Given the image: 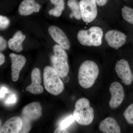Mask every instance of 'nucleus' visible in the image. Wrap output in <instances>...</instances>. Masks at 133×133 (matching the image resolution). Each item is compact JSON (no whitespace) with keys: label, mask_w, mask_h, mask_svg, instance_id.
<instances>
[{"label":"nucleus","mask_w":133,"mask_h":133,"mask_svg":"<svg viewBox=\"0 0 133 133\" xmlns=\"http://www.w3.org/2000/svg\"><path fill=\"white\" fill-rule=\"evenodd\" d=\"M132 80L133 81V76H132Z\"/></svg>","instance_id":"obj_31"},{"label":"nucleus","mask_w":133,"mask_h":133,"mask_svg":"<svg viewBox=\"0 0 133 133\" xmlns=\"http://www.w3.org/2000/svg\"><path fill=\"white\" fill-rule=\"evenodd\" d=\"M53 50L54 55L51 57L52 67L60 77H64L69 71L67 54L64 49L58 44L54 45Z\"/></svg>","instance_id":"obj_4"},{"label":"nucleus","mask_w":133,"mask_h":133,"mask_svg":"<svg viewBox=\"0 0 133 133\" xmlns=\"http://www.w3.org/2000/svg\"><path fill=\"white\" fill-rule=\"evenodd\" d=\"M124 115L128 123L133 125V104L129 105L125 109Z\"/></svg>","instance_id":"obj_21"},{"label":"nucleus","mask_w":133,"mask_h":133,"mask_svg":"<svg viewBox=\"0 0 133 133\" xmlns=\"http://www.w3.org/2000/svg\"><path fill=\"white\" fill-rule=\"evenodd\" d=\"M10 58L12 62L11 76L12 81L16 82L19 78V73L26 64V58L22 55L10 53Z\"/></svg>","instance_id":"obj_10"},{"label":"nucleus","mask_w":133,"mask_h":133,"mask_svg":"<svg viewBox=\"0 0 133 133\" xmlns=\"http://www.w3.org/2000/svg\"><path fill=\"white\" fill-rule=\"evenodd\" d=\"M122 14L126 21L133 25V9L124 6L122 9Z\"/></svg>","instance_id":"obj_20"},{"label":"nucleus","mask_w":133,"mask_h":133,"mask_svg":"<svg viewBox=\"0 0 133 133\" xmlns=\"http://www.w3.org/2000/svg\"><path fill=\"white\" fill-rule=\"evenodd\" d=\"M10 22L9 19L5 16H0V28L1 30H4L7 28L9 26Z\"/></svg>","instance_id":"obj_23"},{"label":"nucleus","mask_w":133,"mask_h":133,"mask_svg":"<svg viewBox=\"0 0 133 133\" xmlns=\"http://www.w3.org/2000/svg\"><path fill=\"white\" fill-rule=\"evenodd\" d=\"M115 70L117 76L121 79L122 83L127 85H131L132 81V74L128 62L121 59L116 63Z\"/></svg>","instance_id":"obj_8"},{"label":"nucleus","mask_w":133,"mask_h":133,"mask_svg":"<svg viewBox=\"0 0 133 133\" xmlns=\"http://www.w3.org/2000/svg\"><path fill=\"white\" fill-rule=\"evenodd\" d=\"M48 32L51 38L65 50H69L70 44L69 39L62 30L56 26H50Z\"/></svg>","instance_id":"obj_12"},{"label":"nucleus","mask_w":133,"mask_h":133,"mask_svg":"<svg viewBox=\"0 0 133 133\" xmlns=\"http://www.w3.org/2000/svg\"><path fill=\"white\" fill-rule=\"evenodd\" d=\"M103 36L102 29L97 26H93L87 30H79L77 38L79 42L83 45L98 47L102 44Z\"/></svg>","instance_id":"obj_5"},{"label":"nucleus","mask_w":133,"mask_h":133,"mask_svg":"<svg viewBox=\"0 0 133 133\" xmlns=\"http://www.w3.org/2000/svg\"><path fill=\"white\" fill-rule=\"evenodd\" d=\"M7 47V42L2 37H0V50L3 51Z\"/></svg>","instance_id":"obj_26"},{"label":"nucleus","mask_w":133,"mask_h":133,"mask_svg":"<svg viewBox=\"0 0 133 133\" xmlns=\"http://www.w3.org/2000/svg\"><path fill=\"white\" fill-rule=\"evenodd\" d=\"M8 92V89L6 87H1V91H0V96L1 99L3 98L4 97L6 94Z\"/></svg>","instance_id":"obj_27"},{"label":"nucleus","mask_w":133,"mask_h":133,"mask_svg":"<svg viewBox=\"0 0 133 133\" xmlns=\"http://www.w3.org/2000/svg\"><path fill=\"white\" fill-rule=\"evenodd\" d=\"M111 98L109 101V107L112 109L118 107L123 102L125 97V92L123 86L118 82H114L109 87Z\"/></svg>","instance_id":"obj_7"},{"label":"nucleus","mask_w":133,"mask_h":133,"mask_svg":"<svg viewBox=\"0 0 133 133\" xmlns=\"http://www.w3.org/2000/svg\"><path fill=\"white\" fill-rule=\"evenodd\" d=\"M31 83L26 88V90L33 94H40L43 92V88L41 85L42 83L41 71L39 69H33L31 75Z\"/></svg>","instance_id":"obj_13"},{"label":"nucleus","mask_w":133,"mask_h":133,"mask_svg":"<svg viewBox=\"0 0 133 133\" xmlns=\"http://www.w3.org/2000/svg\"><path fill=\"white\" fill-rule=\"evenodd\" d=\"M99 128L102 132L105 133H120V127L117 122L112 117H107L101 122Z\"/></svg>","instance_id":"obj_16"},{"label":"nucleus","mask_w":133,"mask_h":133,"mask_svg":"<svg viewBox=\"0 0 133 133\" xmlns=\"http://www.w3.org/2000/svg\"><path fill=\"white\" fill-rule=\"evenodd\" d=\"M5 62V57L2 53H0V65H2Z\"/></svg>","instance_id":"obj_30"},{"label":"nucleus","mask_w":133,"mask_h":133,"mask_svg":"<svg viewBox=\"0 0 133 133\" xmlns=\"http://www.w3.org/2000/svg\"><path fill=\"white\" fill-rule=\"evenodd\" d=\"M99 74V69L95 62L86 60L81 64L79 69L78 83L83 88H91L94 84Z\"/></svg>","instance_id":"obj_1"},{"label":"nucleus","mask_w":133,"mask_h":133,"mask_svg":"<svg viewBox=\"0 0 133 133\" xmlns=\"http://www.w3.org/2000/svg\"><path fill=\"white\" fill-rule=\"evenodd\" d=\"M17 97L15 94H13L6 99L5 101V104L6 105H13L17 102Z\"/></svg>","instance_id":"obj_25"},{"label":"nucleus","mask_w":133,"mask_h":133,"mask_svg":"<svg viewBox=\"0 0 133 133\" xmlns=\"http://www.w3.org/2000/svg\"><path fill=\"white\" fill-rule=\"evenodd\" d=\"M23 118L30 121L38 119L42 114V109L38 102H33L24 107L22 112Z\"/></svg>","instance_id":"obj_11"},{"label":"nucleus","mask_w":133,"mask_h":133,"mask_svg":"<svg viewBox=\"0 0 133 133\" xmlns=\"http://www.w3.org/2000/svg\"><path fill=\"white\" fill-rule=\"evenodd\" d=\"M50 1L52 4L55 5V7L49 10V14L56 17L60 16L64 9V0H50Z\"/></svg>","instance_id":"obj_18"},{"label":"nucleus","mask_w":133,"mask_h":133,"mask_svg":"<svg viewBox=\"0 0 133 133\" xmlns=\"http://www.w3.org/2000/svg\"><path fill=\"white\" fill-rule=\"evenodd\" d=\"M108 0H95L97 5L100 6H102L105 5Z\"/></svg>","instance_id":"obj_29"},{"label":"nucleus","mask_w":133,"mask_h":133,"mask_svg":"<svg viewBox=\"0 0 133 133\" xmlns=\"http://www.w3.org/2000/svg\"><path fill=\"white\" fill-rule=\"evenodd\" d=\"M22 119L18 116H14L9 119L1 128V133L20 132L22 128Z\"/></svg>","instance_id":"obj_14"},{"label":"nucleus","mask_w":133,"mask_h":133,"mask_svg":"<svg viewBox=\"0 0 133 133\" xmlns=\"http://www.w3.org/2000/svg\"><path fill=\"white\" fill-rule=\"evenodd\" d=\"M43 82L45 90L52 95H58L64 90L60 76L51 66H47L44 69Z\"/></svg>","instance_id":"obj_3"},{"label":"nucleus","mask_w":133,"mask_h":133,"mask_svg":"<svg viewBox=\"0 0 133 133\" xmlns=\"http://www.w3.org/2000/svg\"><path fill=\"white\" fill-rule=\"evenodd\" d=\"M54 133H69L68 131L65 128H63L61 127H59L56 129L54 132Z\"/></svg>","instance_id":"obj_28"},{"label":"nucleus","mask_w":133,"mask_h":133,"mask_svg":"<svg viewBox=\"0 0 133 133\" xmlns=\"http://www.w3.org/2000/svg\"><path fill=\"white\" fill-rule=\"evenodd\" d=\"M23 125L22 128L20 131V133H28L30 131L31 128L30 125V121H29L27 119L23 118Z\"/></svg>","instance_id":"obj_24"},{"label":"nucleus","mask_w":133,"mask_h":133,"mask_svg":"<svg viewBox=\"0 0 133 133\" xmlns=\"http://www.w3.org/2000/svg\"><path fill=\"white\" fill-rule=\"evenodd\" d=\"M25 38L26 36L23 35L21 31H17L13 38L9 40L8 42L9 48L17 52H21L23 49L22 43Z\"/></svg>","instance_id":"obj_17"},{"label":"nucleus","mask_w":133,"mask_h":133,"mask_svg":"<svg viewBox=\"0 0 133 133\" xmlns=\"http://www.w3.org/2000/svg\"><path fill=\"white\" fill-rule=\"evenodd\" d=\"M75 120V119H74L73 115H70V116L66 117L62 121L60 122L59 127L66 129L71 124H72Z\"/></svg>","instance_id":"obj_22"},{"label":"nucleus","mask_w":133,"mask_h":133,"mask_svg":"<svg viewBox=\"0 0 133 133\" xmlns=\"http://www.w3.org/2000/svg\"><path fill=\"white\" fill-rule=\"evenodd\" d=\"M79 3L83 21L87 23L93 21L96 19L98 13L95 0H81Z\"/></svg>","instance_id":"obj_6"},{"label":"nucleus","mask_w":133,"mask_h":133,"mask_svg":"<svg viewBox=\"0 0 133 133\" xmlns=\"http://www.w3.org/2000/svg\"><path fill=\"white\" fill-rule=\"evenodd\" d=\"M67 5L72 11L70 17L71 18L74 17L77 20L81 19L82 18L79 2L77 0H69Z\"/></svg>","instance_id":"obj_19"},{"label":"nucleus","mask_w":133,"mask_h":133,"mask_svg":"<svg viewBox=\"0 0 133 133\" xmlns=\"http://www.w3.org/2000/svg\"><path fill=\"white\" fill-rule=\"evenodd\" d=\"M41 8L40 5L35 0H23L19 5L18 11L21 15L28 16L33 12H38Z\"/></svg>","instance_id":"obj_15"},{"label":"nucleus","mask_w":133,"mask_h":133,"mask_svg":"<svg viewBox=\"0 0 133 133\" xmlns=\"http://www.w3.org/2000/svg\"><path fill=\"white\" fill-rule=\"evenodd\" d=\"M105 38L109 46L118 49L125 43L127 36L121 31L112 30L106 33Z\"/></svg>","instance_id":"obj_9"},{"label":"nucleus","mask_w":133,"mask_h":133,"mask_svg":"<svg viewBox=\"0 0 133 133\" xmlns=\"http://www.w3.org/2000/svg\"><path fill=\"white\" fill-rule=\"evenodd\" d=\"M94 110L87 99L81 98L76 101L73 115L79 125L87 126L91 124L94 119Z\"/></svg>","instance_id":"obj_2"}]
</instances>
